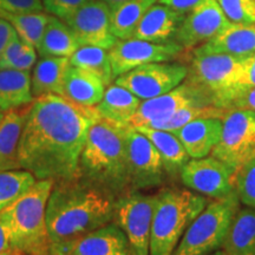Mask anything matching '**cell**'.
<instances>
[{
    "label": "cell",
    "mask_w": 255,
    "mask_h": 255,
    "mask_svg": "<svg viewBox=\"0 0 255 255\" xmlns=\"http://www.w3.org/2000/svg\"><path fill=\"white\" fill-rule=\"evenodd\" d=\"M101 119L96 107L77 104L60 95L34 98L19 141V167L36 180L57 182L79 177L88 131Z\"/></svg>",
    "instance_id": "1"
},
{
    "label": "cell",
    "mask_w": 255,
    "mask_h": 255,
    "mask_svg": "<svg viewBox=\"0 0 255 255\" xmlns=\"http://www.w3.org/2000/svg\"><path fill=\"white\" fill-rule=\"evenodd\" d=\"M116 199L82 178L57 181L46 205L52 255H70L89 233L114 220Z\"/></svg>",
    "instance_id": "2"
},
{
    "label": "cell",
    "mask_w": 255,
    "mask_h": 255,
    "mask_svg": "<svg viewBox=\"0 0 255 255\" xmlns=\"http://www.w3.org/2000/svg\"><path fill=\"white\" fill-rule=\"evenodd\" d=\"M128 128L129 124L101 119L89 129L79 158V178L115 199L130 193Z\"/></svg>",
    "instance_id": "3"
},
{
    "label": "cell",
    "mask_w": 255,
    "mask_h": 255,
    "mask_svg": "<svg viewBox=\"0 0 255 255\" xmlns=\"http://www.w3.org/2000/svg\"><path fill=\"white\" fill-rule=\"evenodd\" d=\"M53 184V180H37L30 189L0 212L14 250L23 255H52L46 205Z\"/></svg>",
    "instance_id": "4"
},
{
    "label": "cell",
    "mask_w": 255,
    "mask_h": 255,
    "mask_svg": "<svg viewBox=\"0 0 255 255\" xmlns=\"http://www.w3.org/2000/svg\"><path fill=\"white\" fill-rule=\"evenodd\" d=\"M208 197L184 188H163L156 194L149 255H173L193 220L208 205Z\"/></svg>",
    "instance_id": "5"
},
{
    "label": "cell",
    "mask_w": 255,
    "mask_h": 255,
    "mask_svg": "<svg viewBox=\"0 0 255 255\" xmlns=\"http://www.w3.org/2000/svg\"><path fill=\"white\" fill-rule=\"evenodd\" d=\"M239 208L237 193L208 202L186 229L173 255H208L221 250Z\"/></svg>",
    "instance_id": "6"
},
{
    "label": "cell",
    "mask_w": 255,
    "mask_h": 255,
    "mask_svg": "<svg viewBox=\"0 0 255 255\" xmlns=\"http://www.w3.org/2000/svg\"><path fill=\"white\" fill-rule=\"evenodd\" d=\"M242 58L225 53L194 56L186 79L208 92L215 107L227 110L229 102L240 91Z\"/></svg>",
    "instance_id": "7"
},
{
    "label": "cell",
    "mask_w": 255,
    "mask_h": 255,
    "mask_svg": "<svg viewBox=\"0 0 255 255\" xmlns=\"http://www.w3.org/2000/svg\"><path fill=\"white\" fill-rule=\"evenodd\" d=\"M156 194L130 191L117 197L114 220L129 242L130 255H149Z\"/></svg>",
    "instance_id": "8"
},
{
    "label": "cell",
    "mask_w": 255,
    "mask_h": 255,
    "mask_svg": "<svg viewBox=\"0 0 255 255\" xmlns=\"http://www.w3.org/2000/svg\"><path fill=\"white\" fill-rule=\"evenodd\" d=\"M255 154V111L229 110L222 119L221 138L212 156L235 171Z\"/></svg>",
    "instance_id": "9"
},
{
    "label": "cell",
    "mask_w": 255,
    "mask_h": 255,
    "mask_svg": "<svg viewBox=\"0 0 255 255\" xmlns=\"http://www.w3.org/2000/svg\"><path fill=\"white\" fill-rule=\"evenodd\" d=\"M188 66L180 63H150L130 70L115 79V84L131 92L141 101L164 95L182 83Z\"/></svg>",
    "instance_id": "10"
},
{
    "label": "cell",
    "mask_w": 255,
    "mask_h": 255,
    "mask_svg": "<svg viewBox=\"0 0 255 255\" xmlns=\"http://www.w3.org/2000/svg\"><path fill=\"white\" fill-rule=\"evenodd\" d=\"M127 144L130 191L162 186L165 178H168L163 161L148 137L129 126L127 130Z\"/></svg>",
    "instance_id": "11"
},
{
    "label": "cell",
    "mask_w": 255,
    "mask_h": 255,
    "mask_svg": "<svg viewBox=\"0 0 255 255\" xmlns=\"http://www.w3.org/2000/svg\"><path fill=\"white\" fill-rule=\"evenodd\" d=\"M184 47L177 41L151 43L136 39H117L115 45L108 50L114 78L130 70L150 63L170 62L182 55Z\"/></svg>",
    "instance_id": "12"
},
{
    "label": "cell",
    "mask_w": 255,
    "mask_h": 255,
    "mask_svg": "<svg viewBox=\"0 0 255 255\" xmlns=\"http://www.w3.org/2000/svg\"><path fill=\"white\" fill-rule=\"evenodd\" d=\"M208 105H214L212 96L202 88L184 79L178 87L167 94L142 101L136 114L130 120V126L144 127L152 121L167 119L183 108Z\"/></svg>",
    "instance_id": "13"
},
{
    "label": "cell",
    "mask_w": 255,
    "mask_h": 255,
    "mask_svg": "<svg viewBox=\"0 0 255 255\" xmlns=\"http://www.w3.org/2000/svg\"><path fill=\"white\" fill-rule=\"evenodd\" d=\"M180 178L188 189L212 199H223L237 193L235 170L212 155L190 158Z\"/></svg>",
    "instance_id": "14"
},
{
    "label": "cell",
    "mask_w": 255,
    "mask_h": 255,
    "mask_svg": "<svg viewBox=\"0 0 255 255\" xmlns=\"http://www.w3.org/2000/svg\"><path fill=\"white\" fill-rule=\"evenodd\" d=\"M81 46L109 50L117 38L110 31V9L102 0H92L64 20Z\"/></svg>",
    "instance_id": "15"
},
{
    "label": "cell",
    "mask_w": 255,
    "mask_h": 255,
    "mask_svg": "<svg viewBox=\"0 0 255 255\" xmlns=\"http://www.w3.org/2000/svg\"><path fill=\"white\" fill-rule=\"evenodd\" d=\"M229 23L218 0H205L186 15L174 40L184 50H194L218 36Z\"/></svg>",
    "instance_id": "16"
},
{
    "label": "cell",
    "mask_w": 255,
    "mask_h": 255,
    "mask_svg": "<svg viewBox=\"0 0 255 255\" xmlns=\"http://www.w3.org/2000/svg\"><path fill=\"white\" fill-rule=\"evenodd\" d=\"M255 52V24L229 23L218 36L193 50V56L225 53L246 57Z\"/></svg>",
    "instance_id": "17"
},
{
    "label": "cell",
    "mask_w": 255,
    "mask_h": 255,
    "mask_svg": "<svg viewBox=\"0 0 255 255\" xmlns=\"http://www.w3.org/2000/svg\"><path fill=\"white\" fill-rule=\"evenodd\" d=\"M186 15L163 4L156 2L139 21L132 38L151 43H167L175 39Z\"/></svg>",
    "instance_id": "18"
},
{
    "label": "cell",
    "mask_w": 255,
    "mask_h": 255,
    "mask_svg": "<svg viewBox=\"0 0 255 255\" xmlns=\"http://www.w3.org/2000/svg\"><path fill=\"white\" fill-rule=\"evenodd\" d=\"M222 119H200L186 124L173 133L180 139L190 158L212 154L221 138Z\"/></svg>",
    "instance_id": "19"
},
{
    "label": "cell",
    "mask_w": 255,
    "mask_h": 255,
    "mask_svg": "<svg viewBox=\"0 0 255 255\" xmlns=\"http://www.w3.org/2000/svg\"><path fill=\"white\" fill-rule=\"evenodd\" d=\"M70 255H130L129 242L122 228L109 222L76 242Z\"/></svg>",
    "instance_id": "20"
},
{
    "label": "cell",
    "mask_w": 255,
    "mask_h": 255,
    "mask_svg": "<svg viewBox=\"0 0 255 255\" xmlns=\"http://www.w3.org/2000/svg\"><path fill=\"white\" fill-rule=\"evenodd\" d=\"M135 129L148 137L149 141L158 150L163 161L167 177L171 180L180 178L181 171L190 159L180 139L173 132L152 129L149 127H137Z\"/></svg>",
    "instance_id": "21"
},
{
    "label": "cell",
    "mask_w": 255,
    "mask_h": 255,
    "mask_svg": "<svg viewBox=\"0 0 255 255\" xmlns=\"http://www.w3.org/2000/svg\"><path fill=\"white\" fill-rule=\"evenodd\" d=\"M105 84L94 73L70 64L64 79L62 96L85 107H96L103 98Z\"/></svg>",
    "instance_id": "22"
},
{
    "label": "cell",
    "mask_w": 255,
    "mask_h": 255,
    "mask_svg": "<svg viewBox=\"0 0 255 255\" xmlns=\"http://www.w3.org/2000/svg\"><path fill=\"white\" fill-rule=\"evenodd\" d=\"M27 111V105L5 111L0 124V171L20 169L18 158L19 141Z\"/></svg>",
    "instance_id": "23"
},
{
    "label": "cell",
    "mask_w": 255,
    "mask_h": 255,
    "mask_svg": "<svg viewBox=\"0 0 255 255\" xmlns=\"http://www.w3.org/2000/svg\"><path fill=\"white\" fill-rule=\"evenodd\" d=\"M69 68L68 57H41L34 64L31 76L33 97L52 94L62 96L64 79Z\"/></svg>",
    "instance_id": "24"
},
{
    "label": "cell",
    "mask_w": 255,
    "mask_h": 255,
    "mask_svg": "<svg viewBox=\"0 0 255 255\" xmlns=\"http://www.w3.org/2000/svg\"><path fill=\"white\" fill-rule=\"evenodd\" d=\"M221 251L225 255H255V208H239Z\"/></svg>",
    "instance_id": "25"
},
{
    "label": "cell",
    "mask_w": 255,
    "mask_h": 255,
    "mask_svg": "<svg viewBox=\"0 0 255 255\" xmlns=\"http://www.w3.org/2000/svg\"><path fill=\"white\" fill-rule=\"evenodd\" d=\"M33 100L30 71L0 70V109H18L30 105Z\"/></svg>",
    "instance_id": "26"
},
{
    "label": "cell",
    "mask_w": 255,
    "mask_h": 255,
    "mask_svg": "<svg viewBox=\"0 0 255 255\" xmlns=\"http://www.w3.org/2000/svg\"><path fill=\"white\" fill-rule=\"evenodd\" d=\"M81 46L75 34L62 19L51 15L36 47L40 57H68Z\"/></svg>",
    "instance_id": "27"
},
{
    "label": "cell",
    "mask_w": 255,
    "mask_h": 255,
    "mask_svg": "<svg viewBox=\"0 0 255 255\" xmlns=\"http://www.w3.org/2000/svg\"><path fill=\"white\" fill-rule=\"evenodd\" d=\"M141 100L117 84L107 87L102 101L96 105V109L102 116L113 122L130 126V120L138 109Z\"/></svg>",
    "instance_id": "28"
},
{
    "label": "cell",
    "mask_w": 255,
    "mask_h": 255,
    "mask_svg": "<svg viewBox=\"0 0 255 255\" xmlns=\"http://www.w3.org/2000/svg\"><path fill=\"white\" fill-rule=\"evenodd\" d=\"M157 0H130L110 11V31L117 39L133 37L139 21L145 12Z\"/></svg>",
    "instance_id": "29"
},
{
    "label": "cell",
    "mask_w": 255,
    "mask_h": 255,
    "mask_svg": "<svg viewBox=\"0 0 255 255\" xmlns=\"http://www.w3.org/2000/svg\"><path fill=\"white\" fill-rule=\"evenodd\" d=\"M69 59L72 66L97 76L105 87H109L115 81L108 50L97 46H79Z\"/></svg>",
    "instance_id": "30"
},
{
    "label": "cell",
    "mask_w": 255,
    "mask_h": 255,
    "mask_svg": "<svg viewBox=\"0 0 255 255\" xmlns=\"http://www.w3.org/2000/svg\"><path fill=\"white\" fill-rule=\"evenodd\" d=\"M229 110L221 109V108L215 107V105H208V107H188L176 111V113L167 117L164 120L152 121L148 124L152 129L163 130V131L174 132L177 129L182 128L186 124L193 122L200 119H223L225 115Z\"/></svg>",
    "instance_id": "31"
},
{
    "label": "cell",
    "mask_w": 255,
    "mask_h": 255,
    "mask_svg": "<svg viewBox=\"0 0 255 255\" xmlns=\"http://www.w3.org/2000/svg\"><path fill=\"white\" fill-rule=\"evenodd\" d=\"M0 18L7 20L13 26L18 37L25 43L37 47L43 32L49 21V13H9L0 9Z\"/></svg>",
    "instance_id": "32"
},
{
    "label": "cell",
    "mask_w": 255,
    "mask_h": 255,
    "mask_svg": "<svg viewBox=\"0 0 255 255\" xmlns=\"http://www.w3.org/2000/svg\"><path fill=\"white\" fill-rule=\"evenodd\" d=\"M36 177L25 169L0 171V212L36 183Z\"/></svg>",
    "instance_id": "33"
},
{
    "label": "cell",
    "mask_w": 255,
    "mask_h": 255,
    "mask_svg": "<svg viewBox=\"0 0 255 255\" xmlns=\"http://www.w3.org/2000/svg\"><path fill=\"white\" fill-rule=\"evenodd\" d=\"M37 62L36 47L25 43L18 36L14 38L0 57V70L11 69L30 71Z\"/></svg>",
    "instance_id": "34"
},
{
    "label": "cell",
    "mask_w": 255,
    "mask_h": 255,
    "mask_svg": "<svg viewBox=\"0 0 255 255\" xmlns=\"http://www.w3.org/2000/svg\"><path fill=\"white\" fill-rule=\"evenodd\" d=\"M234 181L239 201L246 207L255 208V156L235 171Z\"/></svg>",
    "instance_id": "35"
},
{
    "label": "cell",
    "mask_w": 255,
    "mask_h": 255,
    "mask_svg": "<svg viewBox=\"0 0 255 255\" xmlns=\"http://www.w3.org/2000/svg\"><path fill=\"white\" fill-rule=\"evenodd\" d=\"M231 23L255 24V0H218Z\"/></svg>",
    "instance_id": "36"
},
{
    "label": "cell",
    "mask_w": 255,
    "mask_h": 255,
    "mask_svg": "<svg viewBox=\"0 0 255 255\" xmlns=\"http://www.w3.org/2000/svg\"><path fill=\"white\" fill-rule=\"evenodd\" d=\"M92 0H41L46 13L65 20Z\"/></svg>",
    "instance_id": "37"
},
{
    "label": "cell",
    "mask_w": 255,
    "mask_h": 255,
    "mask_svg": "<svg viewBox=\"0 0 255 255\" xmlns=\"http://www.w3.org/2000/svg\"><path fill=\"white\" fill-rule=\"evenodd\" d=\"M0 9L9 13H40L41 0H0Z\"/></svg>",
    "instance_id": "38"
},
{
    "label": "cell",
    "mask_w": 255,
    "mask_h": 255,
    "mask_svg": "<svg viewBox=\"0 0 255 255\" xmlns=\"http://www.w3.org/2000/svg\"><path fill=\"white\" fill-rule=\"evenodd\" d=\"M247 109L255 111V87L248 89H241L233 97L231 103L228 104L227 110Z\"/></svg>",
    "instance_id": "39"
},
{
    "label": "cell",
    "mask_w": 255,
    "mask_h": 255,
    "mask_svg": "<svg viewBox=\"0 0 255 255\" xmlns=\"http://www.w3.org/2000/svg\"><path fill=\"white\" fill-rule=\"evenodd\" d=\"M239 87L241 89H248L255 87V52L242 58V71Z\"/></svg>",
    "instance_id": "40"
},
{
    "label": "cell",
    "mask_w": 255,
    "mask_h": 255,
    "mask_svg": "<svg viewBox=\"0 0 255 255\" xmlns=\"http://www.w3.org/2000/svg\"><path fill=\"white\" fill-rule=\"evenodd\" d=\"M203 1L205 0H157L159 4L168 6V7L173 8L176 12H180V13L184 15H187L194 8H196Z\"/></svg>",
    "instance_id": "41"
},
{
    "label": "cell",
    "mask_w": 255,
    "mask_h": 255,
    "mask_svg": "<svg viewBox=\"0 0 255 255\" xmlns=\"http://www.w3.org/2000/svg\"><path fill=\"white\" fill-rule=\"evenodd\" d=\"M17 36L18 33L15 32L13 26L7 20L0 18V57L4 53V51L8 46V44Z\"/></svg>",
    "instance_id": "42"
},
{
    "label": "cell",
    "mask_w": 255,
    "mask_h": 255,
    "mask_svg": "<svg viewBox=\"0 0 255 255\" xmlns=\"http://www.w3.org/2000/svg\"><path fill=\"white\" fill-rule=\"evenodd\" d=\"M15 251L13 245H12L11 237H9L8 229L6 228L5 223L0 219V254L9 253V252Z\"/></svg>",
    "instance_id": "43"
},
{
    "label": "cell",
    "mask_w": 255,
    "mask_h": 255,
    "mask_svg": "<svg viewBox=\"0 0 255 255\" xmlns=\"http://www.w3.org/2000/svg\"><path fill=\"white\" fill-rule=\"evenodd\" d=\"M102 1H103L104 4H107V6L109 7L110 11H113L114 8L119 7L120 5L124 4V2L130 1V0H102Z\"/></svg>",
    "instance_id": "44"
},
{
    "label": "cell",
    "mask_w": 255,
    "mask_h": 255,
    "mask_svg": "<svg viewBox=\"0 0 255 255\" xmlns=\"http://www.w3.org/2000/svg\"><path fill=\"white\" fill-rule=\"evenodd\" d=\"M0 255H23L20 252L18 251H13V252H9V253H5V254H0Z\"/></svg>",
    "instance_id": "45"
},
{
    "label": "cell",
    "mask_w": 255,
    "mask_h": 255,
    "mask_svg": "<svg viewBox=\"0 0 255 255\" xmlns=\"http://www.w3.org/2000/svg\"><path fill=\"white\" fill-rule=\"evenodd\" d=\"M208 255H225V253H223V252H222L221 250H219V251L214 252V253H212V254H208Z\"/></svg>",
    "instance_id": "46"
},
{
    "label": "cell",
    "mask_w": 255,
    "mask_h": 255,
    "mask_svg": "<svg viewBox=\"0 0 255 255\" xmlns=\"http://www.w3.org/2000/svg\"><path fill=\"white\" fill-rule=\"evenodd\" d=\"M4 115H5V111H2L1 109H0V124H1V121H2V119H4Z\"/></svg>",
    "instance_id": "47"
},
{
    "label": "cell",
    "mask_w": 255,
    "mask_h": 255,
    "mask_svg": "<svg viewBox=\"0 0 255 255\" xmlns=\"http://www.w3.org/2000/svg\"><path fill=\"white\" fill-rule=\"evenodd\" d=\"M254 156H255V154H254Z\"/></svg>",
    "instance_id": "48"
}]
</instances>
